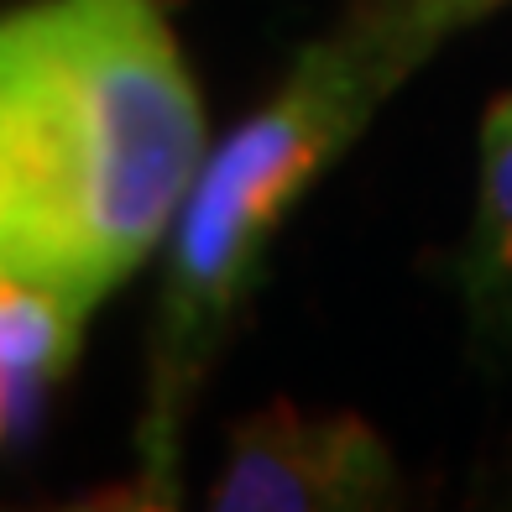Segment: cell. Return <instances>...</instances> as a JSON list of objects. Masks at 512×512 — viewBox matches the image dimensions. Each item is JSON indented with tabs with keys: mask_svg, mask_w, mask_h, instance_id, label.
<instances>
[{
	"mask_svg": "<svg viewBox=\"0 0 512 512\" xmlns=\"http://www.w3.org/2000/svg\"><path fill=\"white\" fill-rule=\"evenodd\" d=\"M209 115L162 0H27L0 21V272L100 309L168 246Z\"/></svg>",
	"mask_w": 512,
	"mask_h": 512,
	"instance_id": "obj_1",
	"label": "cell"
},
{
	"mask_svg": "<svg viewBox=\"0 0 512 512\" xmlns=\"http://www.w3.org/2000/svg\"><path fill=\"white\" fill-rule=\"evenodd\" d=\"M403 84L408 74L361 6L345 27L298 48L277 95L209 152L162 246L147 335V408L136 455L152 507L178 502L183 429L251 293L262 288L272 241Z\"/></svg>",
	"mask_w": 512,
	"mask_h": 512,
	"instance_id": "obj_2",
	"label": "cell"
},
{
	"mask_svg": "<svg viewBox=\"0 0 512 512\" xmlns=\"http://www.w3.org/2000/svg\"><path fill=\"white\" fill-rule=\"evenodd\" d=\"M392 445L361 413L267 403L225 434L204 507L215 512H371L398 502Z\"/></svg>",
	"mask_w": 512,
	"mask_h": 512,
	"instance_id": "obj_3",
	"label": "cell"
},
{
	"mask_svg": "<svg viewBox=\"0 0 512 512\" xmlns=\"http://www.w3.org/2000/svg\"><path fill=\"white\" fill-rule=\"evenodd\" d=\"M450 283L471 351L486 366H512V89L481 115L476 199L450 256Z\"/></svg>",
	"mask_w": 512,
	"mask_h": 512,
	"instance_id": "obj_4",
	"label": "cell"
},
{
	"mask_svg": "<svg viewBox=\"0 0 512 512\" xmlns=\"http://www.w3.org/2000/svg\"><path fill=\"white\" fill-rule=\"evenodd\" d=\"M89 304L48 283L0 272V445L27 450L48 413L53 387L74 371L84 351Z\"/></svg>",
	"mask_w": 512,
	"mask_h": 512,
	"instance_id": "obj_5",
	"label": "cell"
},
{
	"mask_svg": "<svg viewBox=\"0 0 512 512\" xmlns=\"http://www.w3.org/2000/svg\"><path fill=\"white\" fill-rule=\"evenodd\" d=\"M502 6H512V0H366L382 42L392 48V58H398V68L408 79L445 48V42L471 32L476 21L497 16Z\"/></svg>",
	"mask_w": 512,
	"mask_h": 512,
	"instance_id": "obj_6",
	"label": "cell"
}]
</instances>
